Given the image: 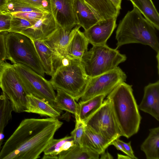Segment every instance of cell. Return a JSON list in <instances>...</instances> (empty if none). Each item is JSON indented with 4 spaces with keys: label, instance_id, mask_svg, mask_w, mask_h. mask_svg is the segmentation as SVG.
<instances>
[{
    "label": "cell",
    "instance_id": "52a82bcc",
    "mask_svg": "<svg viewBox=\"0 0 159 159\" xmlns=\"http://www.w3.org/2000/svg\"><path fill=\"white\" fill-rule=\"evenodd\" d=\"M0 88L10 101L13 111L24 112L28 94L13 65L5 62L0 64Z\"/></svg>",
    "mask_w": 159,
    "mask_h": 159
},
{
    "label": "cell",
    "instance_id": "277c9868",
    "mask_svg": "<svg viewBox=\"0 0 159 159\" xmlns=\"http://www.w3.org/2000/svg\"><path fill=\"white\" fill-rule=\"evenodd\" d=\"M89 79L81 60L67 56L62 60L50 81L54 89L63 90L78 101Z\"/></svg>",
    "mask_w": 159,
    "mask_h": 159
},
{
    "label": "cell",
    "instance_id": "4316f807",
    "mask_svg": "<svg viewBox=\"0 0 159 159\" xmlns=\"http://www.w3.org/2000/svg\"><path fill=\"white\" fill-rule=\"evenodd\" d=\"M13 111L10 101L2 92L0 95V152L4 137V131L12 118Z\"/></svg>",
    "mask_w": 159,
    "mask_h": 159
},
{
    "label": "cell",
    "instance_id": "ab89813d",
    "mask_svg": "<svg viewBox=\"0 0 159 159\" xmlns=\"http://www.w3.org/2000/svg\"><path fill=\"white\" fill-rule=\"evenodd\" d=\"M118 8L121 9V3L122 0H110Z\"/></svg>",
    "mask_w": 159,
    "mask_h": 159
},
{
    "label": "cell",
    "instance_id": "cb8c5ba5",
    "mask_svg": "<svg viewBox=\"0 0 159 159\" xmlns=\"http://www.w3.org/2000/svg\"><path fill=\"white\" fill-rule=\"evenodd\" d=\"M149 131L148 136L141 146V150L147 159H159V127Z\"/></svg>",
    "mask_w": 159,
    "mask_h": 159
},
{
    "label": "cell",
    "instance_id": "1f68e13d",
    "mask_svg": "<svg viewBox=\"0 0 159 159\" xmlns=\"http://www.w3.org/2000/svg\"><path fill=\"white\" fill-rule=\"evenodd\" d=\"M46 12H47L29 11L13 12L10 14L12 16L36 22L40 19Z\"/></svg>",
    "mask_w": 159,
    "mask_h": 159
},
{
    "label": "cell",
    "instance_id": "8fae6325",
    "mask_svg": "<svg viewBox=\"0 0 159 159\" xmlns=\"http://www.w3.org/2000/svg\"><path fill=\"white\" fill-rule=\"evenodd\" d=\"M81 26L77 25L71 30H66L58 27L49 36L43 40L53 53L55 70L61 64L62 60L67 56V49L76 31Z\"/></svg>",
    "mask_w": 159,
    "mask_h": 159
},
{
    "label": "cell",
    "instance_id": "f1b7e54d",
    "mask_svg": "<svg viewBox=\"0 0 159 159\" xmlns=\"http://www.w3.org/2000/svg\"><path fill=\"white\" fill-rule=\"evenodd\" d=\"M5 11L9 13L29 11L46 12L19 0H8Z\"/></svg>",
    "mask_w": 159,
    "mask_h": 159
},
{
    "label": "cell",
    "instance_id": "e575fe53",
    "mask_svg": "<svg viewBox=\"0 0 159 159\" xmlns=\"http://www.w3.org/2000/svg\"><path fill=\"white\" fill-rule=\"evenodd\" d=\"M8 32H0V64L7 59L5 35Z\"/></svg>",
    "mask_w": 159,
    "mask_h": 159
},
{
    "label": "cell",
    "instance_id": "9a60e30c",
    "mask_svg": "<svg viewBox=\"0 0 159 159\" xmlns=\"http://www.w3.org/2000/svg\"><path fill=\"white\" fill-rule=\"evenodd\" d=\"M142 100L139 109L159 120V80L149 83L144 88Z\"/></svg>",
    "mask_w": 159,
    "mask_h": 159
},
{
    "label": "cell",
    "instance_id": "9c48e42d",
    "mask_svg": "<svg viewBox=\"0 0 159 159\" xmlns=\"http://www.w3.org/2000/svg\"><path fill=\"white\" fill-rule=\"evenodd\" d=\"M86 125L111 142L122 136L109 100L103 101L100 107L85 122Z\"/></svg>",
    "mask_w": 159,
    "mask_h": 159
},
{
    "label": "cell",
    "instance_id": "3957f363",
    "mask_svg": "<svg viewBox=\"0 0 159 159\" xmlns=\"http://www.w3.org/2000/svg\"><path fill=\"white\" fill-rule=\"evenodd\" d=\"M156 30L134 7L120 21L116 31V48L126 44L138 43L148 45L157 53L159 52Z\"/></svg>",
    "mask_w": 159,
    "mask_h": 159
},
{
    "label": "cell",
    "instance_id": "603a6c76",
    "mask_svg": "<svg viewBox=\"0 0 159 159\" xmlns=\"http://www.w3.org/2000/svg\"><path fill=\"white\" fill-rule=\"evenodd\" d=\"M101 20L107 19L116 12V7L110 0H83Z\"/></svg>",
    "mask_w": 159,
    "mask_h": 159
},
{
    "label": "cell",
    "instance_id": "2e32d148",
    "mask_svg": "<svg viewBox=\"0 0 159 159\" xmlns=\"http://www.w3.org/2000/svg\"><path fill=\"white\" fill-rule=\"evenodd\" d=\"M26 97L25 112L55 118H57L60 116L61 110L44 100L30 94L27 95Z\"/></svg>",
    "mask_w": 159,
    "mask_h": 159
},
{
    "label": "cell",
    "instance_id": "d6a6232c",
    "mask_svg": "<svg viewBox=\"0 0 159 159\" xmlns=\"http://www.w3.org/2000/svg\"><path fill=\"white\" fill-rule=\"evenodd\" d=\"M12 18L11 14L5 11H0V32L9 31Z\"/></svg>",
    "mask_w": 159,
    "mask_h": 159
},
{
    "label": "cell",
    "instance_id": "d6986e66",
    "mask_svg": "<svg viewBox=\"0 0 159 159\" xmlns=\"http://www.w3.org/2000/svg\"><path fill=\"white\" fill-rule=\"evenodd\" d=\"M32 41L34 44L45 73L52 76L55 71L52 51L43 40Z\"/></svg>",
    "mask_w": 159,
    "mask_h": 159
},
{
    "label": "cell",
    "instance_id": "5bb4252c",
    "mask_svg": "<svg viewBox=\"0 0 159 159\" xmlns=\"http://www.w3.org/2000/svg\"><path fill=\"white\" fill-rule=\"evenodd\" d=\"M59 26L51 12H46L33 25L21 32L31 40H43Z\"/></svg>",
    "mask_w": 159,
    "mask_h": 159
},
{
    "label": "cell",
    "instance_id": "f546056e",
    "mask_svg": "<svg viewBox=\"0 0 159 159\" xmlns=\"http://www.w3.org/2000/svg\"><path fill=\"white\" fill-rule=\"evenodd\" d=\"M75 118V126L74 129L71 133L75 143L82 145V141L84 134L86 124L82 120L78 114L74 115Z\"/></svg>",
    "mask_w": 159,
    "mask_h": 159
},
{
    "label": "cell",
    "instance_id": "f35d334b",
    "mask_svg": "<svg viewBox=\"0 0 159 159\" xmlns=\"http://www.w3.org/2000/svg\"><path fill=\"white\" fill-rule=\"evenodd\" d=\"M8 0H0V11H5Z\"/></svg>",
    "mask_w": 159,
    "mask_h": 159
},
{
    "label": "cell",
    "instance_id": "484cf974",
    "mask_svg": "<svg viewBox=\"0 0 159 159\" xmlns=\"http://www.w3.org/2000/svg\"><path fill=\"white\" fill-rule=\"evenodd\" d=\"M106 96L103 94L98 95L78 103V114L80 119L85 122L101 106Z\"/></svg>",
    "mask_w": 159,
    "mask_h": 159
},
{
    "label": "cell",
    "instance_id": "60d3db41",
    "mask_svg": "<svg viewBox=\"0 0 159 159\" xmlns=\"http://www.w3.org/2000/svg\"><path fill=\"white\" fill-rule=\"evenodd\" d=\"M117 158L119 159H131V158L127 155H124L121 154H117Z\"/></svg>",
    "mask_w": 159,
    "mask_h": 159
},
{
    "label": "cell",
    "instance_id": "d4e9b609",
    "mask_svg": "<svg viewBox=\"0 0 159 159\" xmlns=\"http://www.w3.org/2000/svg\"><path fill=\"white\" fill-rule=\"evenodd\" d=\"M99 156V154L88 147L75 144L58 156V159H98Z\"/></svg>",
    "mask_w": 159,
    "mask_h": 159
},
{
    "label": "cell",
    "instance_id": "836d02e7",
    "mask_svg": "<svg viewBox=\"0 0 159 159\" xmlns=\"http://www.w3.org/2000/svg\"><path fill=\"white\" fill-rule=\"evenodd\" d=\"M48 12H51L49 0H19Z\"/></svg>",
    "mask_w": 159,
    "mask_h": 159
},
{
    "label": "cell",
    "instance_id": "4fadbf2b",
    "mask_svg": "<svg viewBox=\"0 0 159 159\" xmlns=\"http://www.w3.org/2000/svg\"><path fill=\"white\" fill-rule=\"evenodd\" d=\"M117 18L101 20L84 34L89 43L93 46L106 44L107 42L116 28Z\"/></svg>",
    "mask_w": 159,
    "mask_h": 159
},
{
    "label": "cell",
    "instance_id": "e0dca14e",
    "mask_svg": "<svg viewBox=\"0 0 159 159\" xmlns=\"http://www.w3.org/2000/svg\"><path fill=\"white\" fill-rule=\"evenodd\" d=\"M74 7L77 25L84 31L101 20L83 0H75Z\"/></svg>",
    "mask_w": 159,
    "mask_h": 159
},
{
    "label": "cell",
    "instance_id": "ba28073f",
    "mask_svg": "<svg viewBox=\"0 0 159 159\" xmlns=\"http://www.w3.org/2000/svg\"><path fill=\"white\" fill-rule=\"evenodd\" d=\"M13 65L28 94L44 100L56 107V94L50 81L25 65L16 63Z\"/></svg>",
    "mask_w": 159,
    "mask_h": 159
},
{
    "label": "cell",
    "instance_id": "ac0fdd59",
    "mask_svg": "<svg viewBox=\"0 0 159 159\" xmlns=\"http://www.w3.org/2000/svg\"><path fill=\"white\" fill-rule=\"evenodd\" d=\"M112 142L86 125L82 145L85 146L100 155L106 151Z\"/></svg>",
    "mask_w": 159,
    "mask_h": 159
},
{
    "label": "cell",
    "instance_id": "74e56055",
    "mask_svg": "<svg viewBox=\"0 0 159 159\" xmlns=\"http://www.w3.org/2000/svg\"><path fill=\"white\" fill-rule=\"evenodd\" d=\"M101 159H113V156L107 151H104L100 155Z\"/></svg>",
    "mask_w": 159,
    "mask_h": 159
},
{
    "label": "cell",
    "instance_id": "7402d4cb",
    "mask_svg": "<svg viewBox=\"0 0 159 159\" xmlns=\"http://www.w3.org/2000/svg\"><path fill=\"white\" fill-rule=\"evenodd\" d=\"M132 3L157 30H159V14L152 0H127Z\"/></svg>",
    "mask_w": 159,
    "mask_h": 159
},
{
    "label": "cell",
    "instance_id": "83f0119b",
    "mask_svg": "<svg viewBox=\"0 0 159 159\" xmlns=\"http://www.w3.org/2000/svg\"><path fill=\"white\" fill-rule=\"evenodd\" d=\"M57 90L55 106L59 110H64L74 115L78 114V104L71 95L60 89Z\"/></svg>",
    "mask_w": 159,
    "mask_h": 159
},
{
    "label": "cell",
    "instance_id": "30bf717a",
    "mask_svg": "<svg viewBox=\"0 0 159 159\" xmlns=\"http://www.w3.org/2000/svg\"><path fill=\"white\" fill-rule=\"evenodd\" d=\"M127 76L118 66L111 71L89 78L80 101H85L98 95L107 96L117 85L126 80Z\"/></svg>",
    "mask_w": 159,
    "mask_h": 159
},
{
    "label": "cell",
    "instance_id": "7c38bea8",
    "mask_svg": "<svg viewBox=\"0 0 159 159\" xmlns=\"http://www.w3.org/2000/svg\"><path fill=\"white\" fill-rule=\"evenodd\" d=\"M51 11L57 24L66 30L77 25L74 9L75 0H49Z\"/></svg>",
    "mask_w": 159,
    "mask_h": 159
},
{
    "label": "cell",
    "instance_id": "b9f144b4",
    "mask_svg": "<svg viewBox=\"0 0 159 159\" xmlns=\"http://www.w3.org/2000/svg\"><path fill=\"white\" fill-rule=\"evenodd\" d=\"M157 68L158 69V73L159 74V52L157 53Z\"/></svg>",
    "mask_w": 159,
    "mask_h": 159
},
{
    "label": "cell",
    "instance_id": "6da1fadb",
    "mask_svg": "<svg viewBox=\"0 0 159 159\" xmlns=\"http://www.w3.org/2000/svg\"><path fill=\"white\" fill-rule=\"evenodd\" d=\"M63 123L57 118H25L2 145L0 159H36Z\"/></svg>",
    "mask_w": 159,
    "mask_h": 159
},
{
    "label": "cell",
    "instance_id": "44dd1931",
    "mask_svg": "<svg viewBox=\"0 0 159 159\" xmlns=\"http://www.w3.org/2000/svg\"><path fill=\"white\" fill-rule=\"evenodd\" d=\"M75 144L71 135L59 139H53L43 151L42 158L58 159V156L60 153L68 150Z\"/></svg>",
    "mask_w": 159,
    "mask_h": 159
},
{
    "label": "cell",
    "instance_id": "4dcf8cb0",
    "mask_svg": "<svg viewBox=\"0 0 159 159\" xmlns=\"http://www.w3.org/2000/svg\"><path fill=\"white\" fill-rule=\"evenodd\" d=\"M36 22L12 16L10 28L8 32L20 33L33 25Z\"/></svg>",
    "mask_w": 159,
    "mask_h": 159
},
{
    "label": "cell",
    "instance_id": "8992f818",
    "mask_svg": "<svg viewBox=\"0 0 159 159\" xmlns=\"http://www.w3.org/2000/svg\"><path fill=\"white\" fill-rule=\"evenodd\" d=\"M126 59L117 48H112L105 44L93 46L84 53L81 61L86 74L91 78L113 70Z\"/></svg>",
    "mask_w": 159,
    "mask_h": 159
},
{
    "label": "cell",
    "instance_id": "8d00e7d4",
    "mask_svg": "<svg viewBox=\"0 0 159 159\" xmlns=\"http://www.w3.org/2000/svg\"><path fill=\"white\" fill-rule=\"evenodd\" d=\"M111 145H113L117 149L120 150L124 153L126 154L122 146L116 140V139L112 142L111 143Z\"/></svg>",
    "mask_w": 159,
    "mask_h": 159
},
{
    "label": "cell",
    "instance_id": "d590c367",
    "mask_svg": "<svg viewBox=\"0 0 159 159\" xmlns=\"http://www.w3.org/2000/svg\"><path fill=\"white\" fill-rule=\"evenodd\" d=\"M116 139L122 146L127 155L130 157L131 159H138V158L135 156L132 149L131 145V141L126 143L120 139L119 138Z\"/></svg>",
    "mask_w": 159,
    "mask_h": 159
},
{
    "label": "cell",
    "instance_id": "5b68a950",
    "mask_svg": "<svg viewBox=\"0 0 159 159\" xmlns=\"http://www.w3.org/2000/svg\"><path fill=\"white\" fill-rule=\"evenodd\" d=\"M7 59L14 64L25 65L44 77L45 72L32 41L19 33L8 32L5 35Z\"/></svg>",
    "mask_w": 159,
    "mask_h": 159
},
{
    "label": "cell",
    "instance_id": "7a4b0ae2",
    "mask_svg": "<svg viewBox=\"0 0 159 159\" xmlns=\"http://www.w3.org/2000/svg\"><path fill=\"white\" fill-rule=\"evenodd\" d=\"M122 136L129 138L136 134L141 117L133 93L132 85L122 82L107 95Z\"/></svg>",
    "mask_w": 159,
    "mask_h": 159
},
{
    "label": "cell",
    "instance_id": "ffe728a7",
    "mask_svg": "<svg viewBox=\"0 0 159 159\" xmlns=\"http://www.w3.org/2000/svg\"><path fill=\"white\" fill-rule=\"evenodd\" d=\"M89 42L84 33L78 30L71 39L67 49V56L81 60L88 49Z\"/></svg>",
    "mask_w": 159,
    "mask_h": 159
}]
</instances>
